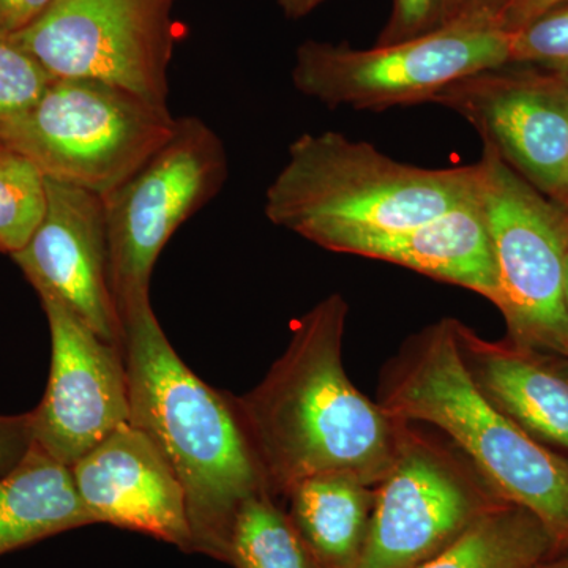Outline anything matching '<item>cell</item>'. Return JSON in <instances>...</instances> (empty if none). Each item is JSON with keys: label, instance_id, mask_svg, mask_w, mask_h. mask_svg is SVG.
<instances>
[{"label": "cell", "instance_id": "obj_8", "mask_svg": "<svg viewBox=\"0 0 568 568\" xmlns=\"http://www.w3.org/2000/svg\"><path fill=\"white\" fill-rule=\"evenodd\" d=\"M230 174L223 141L200 118L174 132L132 175L104 194L115 306L151 298L153 267L175 231L211 203Z\"/></svg>", "mask_w": 568, "mask_h": 568}, {"label": "cell", "instance_id": "obj_30", "mask_svg": "<svg viewBox=\"0 0 568 568\" xmlns=\"http://www.w3.org/2000/svg\"><path fill=\"white\" fill-rule=\"evenodd\" d=\"M540 568H568V555L549 559Z\"/></svg>", "mask_w": 568, "mask_h": 568}, {"label": "cell", "instance_id": "obj_13", "mask_svg": "<svg viewBox=\"0 0 568 568\" xmlns=\"http://www.w3.org/2000/svg\"><path fill=\"white\" fill-rule=\"evenodd\" d=\"M11 257L40 298H54L104 342L122 347L100 194L48 179L47 215L31 241Z\"/></svg>", "mask_w": 568, "mask_h": 568}, {"label": "cell", "instance_id": "obj_11", "mask_svg": "<svg viewBox=\"0 0 568 568\" xmlns=\"http://www.w3.org/2000/svg\"><path fill=\"white\" fill-rule=\"evenodd\" d=\"M507 67L452 82L433 103L473 123L523 179L568 211L567 78Z\"/></svg>", "mask_w": 568, "mask_h": 568}, {"label": "cell", "instance_id": "obj_21", "mask_svg": "<svg viewBox=\"0 0 568 568\" xmlns=\"http://www.w3.org/2000/svg\"><path fill=\"white\" fill-rule=\"evenodd\" d=\"M47 209V175L28 156L0 144V253L20 252Z\"/></svg>", "mask_w": 568, "mask_h": 568}, {"label": "cell", "instance_id": "obj_2", "mask_svg": "<svg viewBox=\"0 0 568 568\" xmlns=\"http://www.w3.org/2000/svg\"><path fill=\"white\" fill-rule=\"evenodd\" d=\"M119 316L130 424L151 436L181 480L193 552L227 562L239 510L268 491L234 396L183 364L151 298L126 305Z\"/></svg>", "mask_w": 568, "mask_h": 568}, {"label": "cell", "instance_id": "obj_32", "mask_svg": "<svg viewBox=\"0 0 568 568\" xmlns=\"http://www.w3.org/2000/svg\"><path fill=\"white\" fill-rule=\"evenodd\" d=\"M566 78H567V81H568V77H566Z\"/></svg>", "mask_w": 568, "mask_h": 568}, {"label": "cell", "instance_id": "obj_12", "mask_svg": "<svg viewBox=\"0 0 568 568\" xmlns=\"http://www.w3.org/2000/svg\"><path fill=\"white\" fill-rule=\"evenodd\" d=\"M51 332V372L32 410L33 443L73 466L119 426L130 424L122 347L100 338L58 301L41 297Z\"/></svg>", "mask_w": 568, "mask_h": 568}, {"label": "cell", "instance_id": "obj_20", "mask_svg": "<svg viewBox=\"0 0 568 568\" xmlns=\"http://www.w3.org/2000/svg\"><path fill=\"white\" fill-rule=\"evenodd\" d=\"M227 564L234 568H323L268 491L250 497L239 510Z\"/></svg>", "mask_w": 568, "mask_h": 568}, {"label": "cell", "instance_id": "obj_1", "mask_svg": "<svg viewBox=\"0 0 568 568\" xmlns=\"http://www.w3.org/2000/svg\"><path fill=\"white\" fill-rule=\"evenodd\" d=\"M347 313L338 293L313 306L295 321L264 379L234 398L272 496L321 474L376 488L394 465L405 422L351 383L343 362Z\"/></svg>", "mask_w": 568, "mask_h": 568}, {"label": "cell", "instance_id": "obj_25", "mask_svg": "<svg viewBox=\"0 0 568 568\" xmlns=\"http://www.w3.org/2000/svg\"><path fill=\"white\" fill-rule=\"evenodd\" d=\"M33 443L31 413L0 416V476L9 473L28 454Z\"/></svg>", "mask_w": 568, "mask_h": 568}, {"label": "cell", "instance_id": "obj_31", "mask_svg": "<svg viewBox=\"0 0 568 568\" xmlns=\"http://www.w3.org/2000/svg\"><path fill=\"white\" fill-rule=\"evenodd\" d=\"M566 310H567V320H568V265H567V282H566Z\"/></svg>", "mask_w": 568, "mask_h": 568}, {"label": "cell", "instance_id": "obj_23", "mask_svg": "<svg viewBox=\"0 0 568 568\" xmlns=\"http://www.w3.org/2000/svg\"><path fill=\"white\" fill-rule=\"evenodd\" d=\"M52 80L28 51L0 33V130L36 106Z\"/></svg>", "mask_w": 568, "mask_h": 568}, {"label": "cell", "instance_id": "obj_5", "mask_svg": "<svg viewBox=\"0 0 568 568\" xmlns=\"http://www.w3.org/2000/svg\"><path fill=\"white\" fill-rule=\"evenodd\" d=\"M175 118L102 81L54 78L36 106L0 130V144L51 181L104 196L170 140Z\"/></svg>", "mask_w": 568, "mask_h": 568}, {"label": "cell", "instance_id": "obj_10", "mask_svg": "<svg viewBox=\"0 0 568 568\" xmlns=\"http://www.w3.org/2000/svg\"><path fill=\"white\" fill-rule=\"evenodd\" d=\"M499 503L457 448L450 450L405 422L394 465L376 487L357 568H417Z\"/></svg>", "mask_w": 568, "mask_h": 568}, {"label": "cell", "instance_id": "obj_29", "mask_svg": "<svg viewBox=\"0 0 568 568\" xmlns=\"http://www.w3.org/2000/svg\"><path fill=\"white\" fill-rule=\"evenodd\" d=\"M325 0H278L280 7L290 20H298L316 10Z\"/></svg>", "mask_w": 568, "mask_h": 568}, {"label": "cell", "instance_id": "obj_24", "mask_svg": "<svg viewBox=\"0 0 568 568\" xmlns=\"http://www.w3.org/2000/svg\"><path fill=\"white\" fill-rule=\"evenodd\" d=\"M459 0H394L386 28L377 37L376 47L428 36L458 18Z\"/></svg>", "mask_w": 568, "mask_h": 568}, {"label": "cell", "instance_id": "obj_4", "mask_svg": "<svg viewBox=\"0 0 568 568\" xmlns=\"http://www.w3.org/2000/svg\"><path fill=\"white\" fill-rule=\"evenodd\" d=\"M265 193V216L313 244L435 219L478 193V164L428 170L345 134L305 133Z\"/></svg>", "mask_w": 568, "mask_h": 568}, {"label": "cell", "instance_id": "obj_14", "mask_svg": "<svg viewBox=\"0 0 568 568\" xmlns=\"http://www.w3.org/2000/svg\"><path fill=\"white\" fill-rule=\"evenodd\" d=\"M71 474L93 523L134 530L193 552L181 480L142 429L119 426L78 459Z\"/></svg>", "mask_w": 568, "mask_h": 568}, {"label": "cell", "instance_id": "obj_15", "mask_svg": "<svg viewBox=\"0 0 568 568\" xmlns=\"http://www.w3.org/2000/svg\"><path fill=\"white\" fill-rule=\"evenodd\" d=\"M323 248L402 265L437 282L474 291L497 304L495 253L478 193L424 223L384 233L338 235Z\"/></svg>", "mask_w": 568, "mask_h": 568}, {"label": "cell", "instance_id": "obj_9", "mask_svg": "<svg viewBox=\"0 0 568 568\" xmlns=\"http://www.w3.org/2000/svg\"><path fill=\"white\" fill-rule=\"evenodd\" d=\"M173 0H52L11 40L52 78L106 82L166 104Z\"/></svg>", "mask_w": 568, "mask_h": 568}, {"label": "cell", "instance_id": "obj_6", "mask_svg": "<svg viewBox=\"0 0 568 568\" xmlns=\"http://www.w3.org/2000/svg\"><path fill=\"white\" fill-rule=\"evenodd\" d=\"M478 197L497 268V310L507 338L568 358V211L484 142Z\"/></svg>", "mask_w": 568, "mask_h": 568}, {"label": "cell", "instance_id": "obj_17", "mask_svg": "<svg viewBox=\"0 0 568 568\" xmlns=\"http://www.w3.org/2000/svg\"><path fill=\"white\" fill-rule=\"evenodd\" d=\"M93 525L71 467L32 443L0 476V556L55 534Z\"/></svg>", "mask_w": 568, "mask_h": 568}, {"label": "cell", "instance_id": "obj_19", "mask_svg": "<svg viewBox=\"0 0 568 568\" xmlns=\"http://www.w3.org/2000/svg\"><path fill=\"white\" fill-rule=\"evenodd\" d=\"M555 556L544 525L526 508L503 500L417 568H540Z\"/></svg>", "mask_w": 568, "mask_h": 568}, {"label": "cell", "instance_id": "obj_3", "mask_svg": "<svg viewBox=\"0 0 568 568\" xmlns=\"http://www.w3.org/2000/svg\"><path fill=\"white\" fill-rule=\"evenodd\" d=\"M377 403L406 424L439 429L496 496L529 510L568 555V457L534 439L481 395L454 317L422 328L381 373Z\"/></svg>", "mask_w": 568, "mask_h": 568}, {"label": "cell", "instance_id": "obj_22", "mask_svg": "<svg viewBox=\"0 0 568 568\" xmlns=\"http://www.w3.org/2000/svg\"><path fill=\"white\" fill-rule=\"evenodd\" d=\"M510 33V65L568 77V0Z\"/></svg>", "mask_w": 568, "mask_h": 568}, {"label": "cell", "instance_id": "obj_18", "mask_svg": "<svg viewBox=\"0 0 568 568\" xmlns=\"http://www.w3.org/2000/svg\"><path fill=\"white\" fill-rule=\"evenodd\" d=\"M290 518L323 568H357L376 488L346 474L305 478L286 493Z\"/></svg>", "mask_w": 568, "mask_h": 568}, {"label": "cell", "instance_id": "obj_7", "mask_svg": "<svg viewBox=\"0 0 568 568\" xmlns=\"http://www.w3.org/2000/svg\"><path fill=\"white\" fill-rule=\"evenodd\" d=\"M510 65V33L496 26L455 22L402 43L355 50L305 41L295 54L298 92L328 108L384 111L433 102L452 82Z\"/></svg>", "mask_w": 568, "mask_h": 568}, {"label": "cell", "instance_id": "obj_16", "mask_svg": "<svg viewBox=\"0 0 568 568\" xmlns=\"http://www.w3.org/2000/svg\"><path fill=\"white\" fill-rule=\"evenodd\" d=\"M455 335L481 395L534 439L568 457V358L508 338L489 342L458 320Z\"/></svg>", "mask_w": 568, "mask_h": 568}, {"label": "cell", "instance_id": "obj_27", "mask_svg": "<svg viewBox=\"0 0 568 568\" xmlns=\"http://www.w3.org/2000/svg\"><path fill=\"white\" fill-rule=\"evenodd\" d=\"M560 2L564 0H510L497 14L495 26L500 31H517Z\"/></svg>", "mask_w": 568, "mask_h": 568}, {"label": "cell", "instance_id": "obj_26", "mask_svg": "<svg viewBox=\"0 0 568 568\" xmlns=\"http://www.w3.org/2000/svg\"><path fill=\"white\" fill-rule=\"evenodd\" d=\"M52 0H0V33L13 36L32 24Z\"/></svg>", "mask_w": 568, "mask_h": 568}, {"label": "cell", "instance_id": "obj_28", "mask_svg": "<svg viewBox=\"0 0 568 568\" xmlns=\"http://www.w3.org/2000/svg\"><path fill=\"white\" fill-rule=\"evenodd\" d=\"M508 2L510 0H459L458 18L455 22L495 26L497 14Z\"/></svg>", "mask_w": 568, "mask_h": 568}]
</instances>
